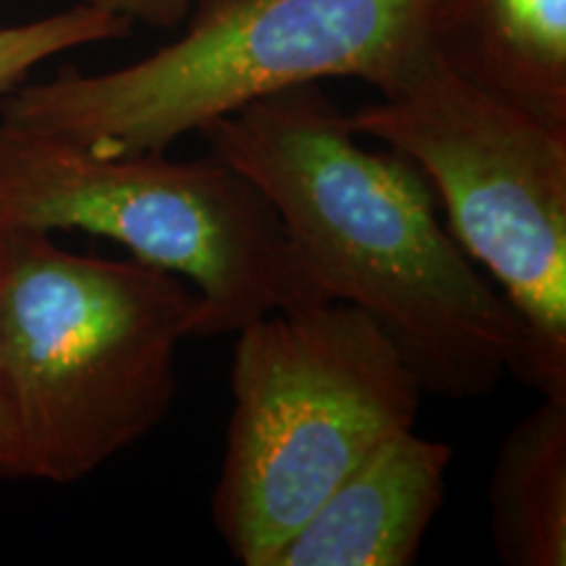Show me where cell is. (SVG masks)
Returning a JSON list of instances; mask_svg holds the SVG:
<instances>
[{
  "label": "cell",
  "mask_w": 566,
  "mask_h": 566,
  "mask_svg": "<svg viewBox=\"0 0 566 566\" xmlns=\"http://www.w3.org/2000/svg\"><path fill=\"white\" fill-rule=\"evenodd\" d=\"M132 30V21L87 3L27 24L0 27V97L24 84L42 61L92 42L126 38Z\"/></svg>",
  "instance_id": "10"
},
{
  "label": "cell",
  "mask_w": 566,
  "mask_h": 566,
  "mask_svg": "<svg viewBox=\"0 0 566 566\" xmlns=\"http://www.w3.org/2000/svg\"><path fill=\"white\" fill-rule=\"evenodd\" d=\"M422 386L380 325L344 302L275 310L237 334L212 522L244 566L289 537L375 449L415 430Z\"/></svg>",
  "instance_id": "4"
},
{
  "label": "cell",
  "mask_w": 566,
  "mask_h": 566,
  "mask_svg": "<svg viewBox=\"0 0 566 566\" xmlns=\"http://www.w3.org/2000/svg\"><path fill=\"white\" fill-rule=\"evenodd\" d=\"M92 9L122 17L132 24L155 27V30H176L192 11L195 0H82Z\"/></svg>",
  "instance_id": "11"
},
{
  "label": "cell",
  "mask_w": 566,
  "mask_h": 566,
  "mask_svg": "<svg viewBox=\"0 0 566 566\" xmlns=\"http://www.w3.org/2000/svg\"><path fill=\"white\" fill-rule=\"evenodd\" d=\"M454 449L399 433L304 520L273 566H409L441 512Z\"/></svg>",
  "instance_id": "7"
},
{
  "label": "cell",
  "mask_w": 566,
  "mask_h": 566,
  "mask_svg": "<svg viewBox=\"0 0 566 566\" xmlns=\"http://www.w3.org/2000/svg\"><path fill=\"white\" fill-rule=\"evenodd\" d=\"M493 548L506 566L566 564V396H541L495 451Z\"/></svg>",
  "instance_id": "9"
},
{
  "label": "cell",
  "mask_w": 566,
  "mask_h": 566,
  "mask_svg": "<svg viewBox=\"0 0 566 566\" xmlns=\"http://www.w3.org/2000/svg\"><path fill=\"white\" fill-rule=\"evenodd\" d=\"M346 118L420 168L451 237L520 317V380L566 396V126L464 82L436 53Z\"/></svg>",
  "instance_id": "6"
},
{
  "label": "cell",
  "mask_w": 566,
  "mask_h": 566,
  "mask_svg": "<svg viewBox=\"0 0 566 566\" xmlns=\"http://www.w3.org/2000/svg\"><path fill=\"white\" fill-rule=\"evenodd\" d=\"M200 137L263 192L323 300L373 317L424 394L475 399L520 378V317L441 223L420 168L363 147L321 84L260 97Z\"/></svg>",
  "instance_id": "1"
},
{
  "label": "cell",
  "mask_w": 566,
  "mask_h": 566,
  "mask_svg": "<svg viewBox=\"0 0 566 566\" xmlns=\"http://www.w3.org/2000/svg\"><path fill=\"white\" fill-rule=\"evenodd\" d=\"M0 478H6V480L24 478L17 428H13L9 405H6L3 384H0Z\"/></svg>",
  "instance_id": "12"
},
{
  "label": "cell",
  "mask_w": 566,
  "mask_h": 566,
  "mask_svg": "<svg viewBox=\"0 0 566 566\" xmlns=\"http://www.w3.org/2000/svg\"><path fill=\"white\" fill-rule=\"evenodd\" d=\"M430 48L464 82L566 126V0H433Z\"/></svg>",
  "instance_id": "8"
},
{
  "label": "cell",
  "mask_w": 566,
  "mask_h": 566,
  "mask_svg": "<svg viewBox=\"0 0 566 566\" xmlns=\"http://www.w3.org/2000/svg\"><path fill=\"white\" fill-rule=\"evenodd\" d=\"M202 317V296L171 271L0 229V384L24 478L80 483L150 436Z\"/></svg>",
  "instance_id": "2"
},
{
  "label": "cell",
  "mask_w": 566,
  "mask_h": 566,
  "mask_svg": "<svg viewBox=\"0 0 566 566\" xmlns=\"http://www.w3.org/2000/svg\"><path fill=\"white\" fill-rule=\"evenodd\" d=\"M0 229L84 231L181 275L202 296L200 338L328 302L263 192L216 153L97 155L0 122Z\"/></svg>",
  "instance_id": "5"
},
{
  "label": "cell",
  "mask_w": 566,
  "mask_h": 566,
  "mask_svg": "<svg viewBox=\"0 0 566 566\" xmlns=\"http://www.w3.org/2000/svg\"><path fill=\"white\" fill-rule=\"evenodd\" d=\"M433 0H195L171 45L132 66L19 84L0 122L97 155L168 150L260 97L359 80L384 97L433 53Z\"/></svg>",
  "instance_id": "3"
}]
</instances>
